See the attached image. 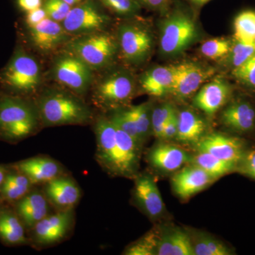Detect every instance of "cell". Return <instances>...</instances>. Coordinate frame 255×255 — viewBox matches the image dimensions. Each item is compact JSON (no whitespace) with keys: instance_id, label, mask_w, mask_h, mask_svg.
Segmentation results:
<instances>
[{"instance_id":"cell-31","label":"cell","mask_w":255,"mask_h":255,"mask_svg":"<svg viewBox=\"0 0 255 255\" xmlns=\"http://www.w3.org/2000/svg\"><path fill=\"white\" fill-rule=\"evenodd\" d=\"M136 127L142 142L150 133L151 129V112L148 103L132 106L125 108Z\"/></svg>"},{"instance_id":"cell-9","label":"cell","mask_w":255,"mask_h":255,"mask_svg":"<svg viewBox=\"0 0 255 255\" xmlns=\"http://www.w3.org/2000/svg\"><path fill=\"white\" fill-rule=\"evenodd\" d=\"M110 16L97 0H83L73 6L62 25L71 36L105 31Z\"/></svg>"},{"instance_id":"cell-7","label":"cell","mask_w":255,"mask_h":255,"mask_svg":"<svg viewBox=\"0 0 255 255\" xmlns=\"http://www.w3.org/2000/svg\"><path fill=\"white\" fill-rule=\"evenodd\" d=\"M41 80L40 64L23 50L14 53L0 74V82L6 88L22 95L36 93Z\"/></svg>"},{"instance_id":"cell-18","label":"cell","mask_w":255,"mask_h":255,"mask_svg":"<svg viewBox=\"0 0 255 255\" xmlns=\"http://www.w3.org/2000/svg\"><path fill=\"white\" fill-rule=\"evenodd\" d=\"M214 179L204 169L193 164L174 174L172 184L179 197L187 199L205 189Z\"/></svg>"},{"instance_id":"cell-10","label":"cell","mask_w":255,"mask_h":255,"mask_svg":"<svg viewBox=\"0 0 255 255\" xmlns=\"http://www.w3.org/2000/svg\"><path fill=\"white\" fill-rule=\"evenodd\" d=\"M74 224V209L57 211L55 214L48 215L30 230V241L38 248L54 246L68 237Z\"/></svg>"},{"instance_id":"cell-12","label":"cell","mask_w":255,"mask_h":255,"mask_svg":"<svg viewBox=\"0 0 255 255\" xmlns=\"http://www.w3.org/2000/svg\"><path fill=\"white\" fill-rule=\"evenodd\" d=\"M43 192L50 206L57 211L75 209L82 196L80 186L67 174L43 184Z\"/></svg>"},{"instance_id":"cell-48","label":"cell","mask_w":255,"mask_h":255,"mask_svg":"<svg viewBox=\"0 0 255 255\" xmlns=\"http://www.w3.org/2000/svg\"><path fill=\"white\" fill-rule=\"evenodd\" d=\"M0 210H1V209H0Z\"/></svg>"},{"instance_id":"cell-33","label":"cell","mask_w":255,"mask_h":255,"mask_svg":"<svg viewBox=\"0 0 255 255\" xmlns=\"http://www.w3.org/2000/svg\"><path fill=\"white\" fill-rule=\"evenodd\" d=\"M232 44L226 38H211L202 43L200 48L201 53L209 59L221 60L229 54Z\"/></svg>"},{"instance_id":"cell-22","label":"cell","mask_w":255,"mask_h":255,"mask_svg":"<svg viewBox=\"0 0 255 255\" xmlns=\"http://www.w3.org/2000/svg\"><path fill=\"white\" fill-rule=\"evenodd\" d=\"M176 65L157 66L150 69L142 75L139 83L145 93L160 97L169 93L173 86Z\"/></svg>"},{"instance_id":"cell-15","label":"cell","mask_w":255,"mask_h":255,"mask_svg":"<svg viewBox=\"0 0 255 255\" xmlns=\"http://www.w3.org/2000/svg\"><path fill=\"white\" fill-rule=\"evenodd\" d=\"M196 145L198 152H207L237 166L245 153L241 140L222 134L206 135L196 142Z\"/></svg>"},{"instance_id":"cell-45","label":"cell","mask_w":255,"mask_h":255,"mask_svg":"<svg viewBox=\"0 0 255 255\" xmlns=\"http://www.w3.org/2000/svg\"><path fill=\"white\" fill-rule=\"evenodd\" d=\"M187 1L196 7H201L211 0H187Z\"/></svg>"},{"instance_id":"cell-3","label":"cell","mask_w":255,"mask_h":255,"mask_svg":"<svg viewBox=\"0 0 255 255\" xmlns=\"http://www.w3.org/2000/svg\"><path fill=\"white\" fill-rule=\"evenodd\" d=\"M65 48L94 72L110 68L119 53L117 37L106 31L72 37Z\"/></svg>"},{"instance_id":"cell-36","label":"cell","mask_w":255,"mask_h":255,"mask_svg":"<svg viewBox=\"0 0 255 255\" xmlns=\"http://www.w3.org/2000/svg\"><path fill=\"white\" fill-rule=\"evenodd\" d=\"M175 114V110L169 104H165L157 107L151 113V129L156 136H162L164 126Z\"/></svg>"},{"instance_id":"cell-2","label":"cell","mask_w":255,"mask_h":255,"mask_svg":"<svg viewBox=\"0 0 255 255\" xmlns=\"http://www.w3.org/2000/svg\"><path fill=\"white\" fill-rule=\"evenodd\" d=\"M43 128L36 103L18 96L0 97V139L15 144Z\"/></svg>"},{"instance_id":"cell-39","label":"cell","mask_w":255,"mask_h":255,"mask_svg":"<svg viewBox=\"0 0 255 255\" xmlns=\"http://www.w3.org/2000/svg\"><path fill=\"white\" fill-rule=\"evenodd\" d=\"M232 74L238 81L255 88V55L241 66L233 68Z\"/></svg>"},{"instance_id":"cell-29","label":"cell","mask_w":255,"mask_h":255,"mask_svg":"<svg viewBox=\"0 0 255 255\" xmlns=\"http://www.w3.org/2000/svg\"><path fill=\"white\" fill-rule=\"evenodd\" d=\"M191 161L215 179L232 172L237 167L236 164L222 160L207 152H199Z\"/></svg>"},{"instance_id":"cell-35","label":"cell","mask_w":255,"mask_h":255,"mask_svg":"<svg viewBox=\"0 0 255 255\" xmlns=\"http://www.w3.org/2000/svg\"><path fill=\"white\" fill-rule=\"evenodd\" d=\"M255 55V43L236 40L230 51V63L233 68L241 66Z\"/></svg>"},{"instance_id":"cell-1","label":"cell","mask_w":255,"mask_h":255,"mask_svg":"<svg viewBox=\"0 0 255 255\" xmlns=\"http://www.w3.org/2000/svg\"><path fill=\"white\" fill-rule=\"evenodd\" d=\"M43 128L85 126L95 120L82 97L65 88L44 90L35 101Z\"/></svg>"},{"instance_id":"cell-4","label":"cell","mask_w":255,"mask_h":255,"mask_svg":"<svg viewBox=\"0 0 255 255\" xmlns=\"http://www.w3.org/2000/svg\"><path fill=\"white\" fill-rule=\"evenodd\" d=\"M135 78L130 72L118 69L105 74L92 84V102L102 110H118L131 100L135 92Z\"/></svg>"},{"instance_id":"cell-26","label":"cell","mask_w":255,"mask_h":255,"mask_svg":"<svg viewBox=\"0 0 255 255\" xmlns=\"http://www.w3.org/2000/svg\"><path fill=\"white\" fill-rule=\"evenodd\" d=\"M156 255H195V253L187 233L182 230H172L158 239Z\"/></svg>"},{"instance_id":"cell-6","label":"cell","mask_w":255,"mask_h":255,"mask_svg":"<svg viewBox=\"0 0 255 255\" xmlns=\"http://www.w3.org/2000/svg\"><path fill=\"white\" fill-rule=\"evenodd\" d=\"M50 72L53 80L82 97L90 91L95 80L93 70L65 48L55 55Z\"/></svg>"},{"instance_id":"cell-5","label":"cell","mask_w":255,"mask_h":255,"mask_svg":"<svg viewBox=\"0 0 255 255\" xmlns=\"http://www.w3.org/2000/svg\"><path fill=\"white\" fill-rule=\"evenodd\" d=\"M199 36L197 26L192 15L182 5L175 8L162 21L160 49L166 55H177L190 47Z\"/></svg>"},{"instance_id":"cell-21","label":"cell","mask_w":255,"mask_h":255,"mask_svg":"<svg viewBox=\"0 0 255 255\" xmlns=\"http://www.w3.org/2000/svg\"><path fill=\"white\" fill-rule=\"evenodd\" d=\"M116 127V126H115ZM117 128V145L118 152L119 176L135 175L138 166L140 146L127 132Z\"/></svg>"},{"instance_id":"cell-32","label":"cell","mask_w":255,"mask_h":255,"mask_svg":"<svg viewBox=\"0 0 255 255\" xmlns=\"http://www.w3.org/2000/svg\"><path fill=\"white\" fill-rule=\"evenodd\" d=\"M111 14L125 18L136 16L141 9L137 0H97Z\"/></svg>"},{"instance_id":"cell-13","label":"cell","mask_w":255,"mask_h":255,"mask_svg":"<svg viewBox=\"0 0 255 255\" xmlns=\"http://www.w3.org/2000/svg\"><path fill=\"white\" fill-rule=\"evenodd\" d=\"M28 28L33 46L43 53H52L60 47H65L73 37L65 31L61 23L48 17Z\"/></svg>"},{"instance_id":"cell-42","label":"cell","mask_w":255,"mask_h":255,"mask_svg":"<svg viewBox=\"0 0 255 255\" xmlns=\"http://www.w3.org/2000/svg\"><path fill=\"white\" fill-rule=\"evenodd\" d=\"M178 130V115L172 116L164 126L162 136L164 139H172L177 136Z\"/></svg>"},{"instance_id":"cell-20","label":"cell","mask_w":255,"mask_h":255,"mask_svg":"<svg viewBox=\"0 0 255 255\" xmlns=\"http://www.w3.org/2000/svg\"><path fill=\"white\" fill-rule=\"evenodd\" d=\"M134 197L139 206L152 218L162 214L164 203L153 178L149 175L137 176L134 187Z\"/></svg>"},{"instance_id":"cell-27","label":"cell","mask_w":255,"mask_h":255,"mask_svg":"<svg viewBox=\"0 0 255 255\" xmlns=\"http://www.w3.org/2000/svg\"><path fill=\"white\" fill-rule=\"evenodd\" d=\"M206 124L194 112L184 110L178 114L177 140L185 143H196L204 137Z\"/></svg>"},{"instance_id":"cell-14","label":"cell","mask_w":255,"mask_h":255,"mask_svg":"<svg viewBox=\"0 0 255 255\" xmlns=\"http://www.w3.org/2000/svg\"><path fill=\"white\" fill-rule=\"evenodd\" d=\"M211 69L194 63L176 65L173 86L169 93L179 99H186L195 93L204 81L212 75Z\"/></svg>"},{"instance_id":"cell-37","label":"cell","mask_w":255,"mask_h":255,"mask_svg":"<svg viewBox=\"0 0 255 255\" xmlns=\"http://www.w3.org/2000/svg\"><path fill=\"white\" fill-rule=\"evenodd\" d=\"M158 238L155 233L148 234L140 241L128 248L125 255H156Z\"/></svg>"},{"instance_id":"cell-8","label":"cell","mask_w":255,"mask_h":255,"mask_svg":"<svg viewBox=\"0 0 255 255\" xmlns=\"http://www.w3.org/2000/svg\"><path fill=\"white\" fill-rule=\"evenodd\" d=\"M119 53L126 63L138 65L148 59L154 46L152 32L137 21H126L119 26Z\"/></svg>"},{"instance_id":"cell-46","label":"cell","mask_w":255,"mask_h":255,"mask_svg":"<svg viewBox=\"0 0 255 255\" xmlns=\"http://www.w3.org/2000/svg\"><path fill=\"white\" fill-rule=\"evenodd\" d=\"M8 171L9 170H8L6 167L0 165V187H1L3 182H4L5 177H6Z\"/></svg>"},{"instance_id":"cell-44","label":"cell","mask_w":255,"mask_h":255,"mask_svg":"<svg viewBox=\"0 0 255 255\" xmlns=\"http://www.w3.org/2000/svg\"><path fill=\"white\" fill-rule=\"evenodd\" d=\"M43 1L44 0H17V4L20 9L28 12L32 10L41 7Z\"/></svg>"},{"instance_id":"cell-19","label":"cell","mask_w":255,"mask_h":255,"mask_svg":"<svg viewBox=\"0 0 255 255\" xmlns=\"http://www.w3.org/2000/svg\"><path fill=\"white\" fill-rule=\"evenodd\" d=\"M231 94V87L227 82L216 78L202 87L194 97L193 103L204 113L213 115L226 104Z\"/></svg>"},{"instance_id":"cell-23","label":"cell","mask_w":255,"mask_h":255,"mask_svg":"<svg viewBox=\"0 0 255 255\" xmlns=\"http://www.w3.org/2000/svg\"><path fill=\"white\" fill-rule=\"evenodd\" d=\"M150 163L156 168L174 172L191 161L185 151L176 146L161 144L154 147L149 155Z\"/></svg>"},{"instance_id":"cell-41","label":"cell","mask_w":255,"mask_h":255,"mask_svg":"<svg viewBox=\"0 0 255 255\" xmlns=\"http://www.w3.org/2000/svg\"><path fill=\"white\" fill-rule=\"evenodd\" d=\"M48 18L46 11L43 6L32 11H28L26 16V23L28 28L33 27L38 23H41L45 18Z\"/></svg>"},{"instance_id":"cell-30","label":"cell","mask_w":255,"mask_h":255,"mask_svg":"<svg viewBox=\"0 0 255 255\" xmlns=\"http://www.w3.org/2000/svg\"><path fill=\"white\" fill-rule=\"evenodd\" d=\"M236 40L255 43V11L246 10L236 16L234 21Z\"/></svg>"},{"instance_id":"cell-24","label":"cell","mask_w":255,"mask_h":255,"mask_svg":"<svg viewBox=\"0 0 255 255\" xmlns=\"http://www.w3.org/2000/svg\"><path fill=\"white\" fill-rule=\"evenodd\" d=\"M0 240L9 246L29 243L30 240L26 238V227L16 211L0 210Z\"/></svg>"},{"instance_id":"cell-34","label":"cell","mask_w":255,"mask_h":255,"mask_svg":"<svg viewBox=\"0 0 255 255\" xmlns=\"http://www.w3.org/2000/svg\"><path fill=\"white\" fill-rule=\"evenodd\" d=\"M194 246L195 255H229L231 251L227 247L208 236H201L196 240Z\"/></svg>"},{"instance_id":"cell-38","label":"cell","mask_w":255,"mask_h":255,"mask_svg":"<svg viewBox=\"0 0 255 255\" xmlns=\"http://www.w3.org/2000/svg\"><path fill=\"white\" fill-rule=\"evenodd\" d=\"M42 6L48 18L60 23L63 22L72 8L63 0H44Z\"/></svg>"},{"instance_id":"cell-16","label":"cell","mask_w":255,"mask_h":255,"mask_svg":"<svg viewBox=\"0 0 255 255\" xmlns=\"http://www.w3.org/2000/svg\"><path fill=\"white\" fill-rule=\"evenodd\" d=\"M14 169L25 174L32 184H44L65 173L60 162L46 156H37L20 161Z\"/></svg>"},{"instance_id":"cell-43","label":"cell","mask_w":255,"mask_h":255,"mask_svg":"<svg viewBox=\"0 0 255 255\" xmlns=\"http://www.w3.org/2000/svg\"><path fill=\"white\" fill-rule=\"evenodd\" d=\"M140 6L152 10L165 9L170 0H137Z\"/></svg>"},{"instance_id":"cell-25","label":"cell","mask_w":255,"mask_h":255,"mask_svg":"<svg viewBox=\"0 0 255 255\" xmlns=\"http://www.w3.org/2000/svg\"><path fill=\"white\" fill-rule=\"evenodd\" d=\"M222 122L226 127L235 131H249L255 125L254 108L245 101L233 102L223 111Z\"/></svg>"},{"instance_id":"cell-47","label":"cell","mask_w":255,"mask_h":255,"mask_svg":"<svg viewBox=\"0 0 255 255\" xmlns=\"http://www.w3.org/2000/svg\"><path fill=\"white\" fill-rule=\"evenodd\" d=\"M63 1L68 5H70L71 7H73V6H76L77 4H80L83 0H63Z\"/></svg>"},{"instance_id":"cell-28","label":"cell","mask_w":255,"mask_h":255,"mask_svg":"<svg viewBox=\"0 0 255 255\" xmlns=\"http://www.w3.org/2000/svg\"><path fill=\"white\" fill-rule=\"evenodd\" d=\"M32 186L29 179L17 169L8 171L0 187V197L8 202H16L31 190Z\"/></svg>"},{"instance_id":"cell-40","label":"cell","mask_w":255,"mask_h":255,"mask_svg":"<svg viewBox=\"0 0 255 255\" xmlns=\"http://www.w3.org/2000/svg\"><path fill=\"white\" fill-rule=\"evenodd\" d=\"M239 164L243 173L255 179V150L245 152Z\"/></svg>"},{"instance_id":"cell-11","label":"cell","mask_w":255,"mask_h":255,"mask_svg":"<svg viewBox=\"0 0 255 255\" xmlns=\"http://www.w3.org/2000/svg\"><path fill=\"white\" fill-rule=\"evenodd\" d=\"M94 130L97 142L96 160L107 173L119 176L117 128L108 117L100 116L95 120Z\"/></svg>"},{"instance_id":"cell-17","label":"cell","mask_w":255,"mask_h":255,"mask_svg":"<svg viewBox=\"0 0 255 255\" xmlns=\"http://www.w3.org/2000/svg\"><path fill=\"white\" fill-rule=\"evenodd\" d=\"M14 204V211L28 231L49 215L50 203L43 191L38 189H32Z\"/></svg>"}]
</instances>
